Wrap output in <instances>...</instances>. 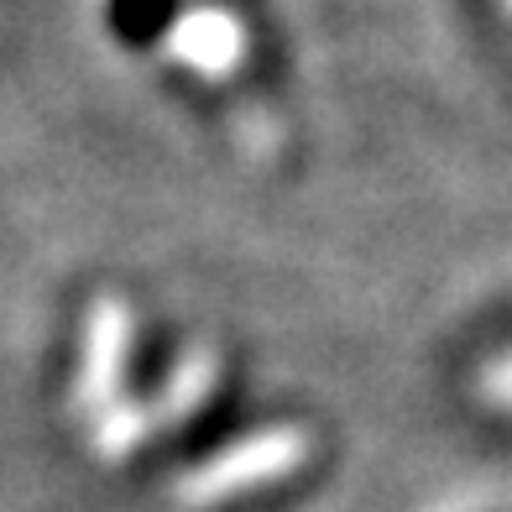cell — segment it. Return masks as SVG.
<instances>
[{"label":"cell","instance_id":"cell-1","mask_svg":"<svg viewBox=\"0 0 512 512\" xmlns=\"http://www.w3.org/2000/svg\"><path fill=\"white\" fill-rule=\"evenodd\" d=\"M293 465H298V445H293V439H251L246 450L220 455L194 481V502H225V497L246 492V486H262L272 476L293 471Z\"/></svg>","mask_w":512,"mask_h":512},{"label":"cell","instance_id":"cell-3","mask_svg":"<svg viewBox=\"0 0 512 512\" xmlns=\"http://www.w3.org/2000/svg\"><path fill=\"white\" fill-rule=\"evenodd\" d=\"M110 27L121 42L142 48V42H157L162 32L178 27V0H110Z\"/></svg>","mask_w":512,"mask_h":512},{"label":"cell","instance_id":"cell-2","mask_svg":"<svg viewBox=\"0 0 512 512\" xmlns=\"http://www.w3.org/2000/svg\"><path fill=\"white\" fill-rule=\"evenodd\" d=\"M178 48L204 74H230L236 68V21L220 11H199L178 21Z\"/></svg>","mask_w":512,"mask_h":512}]
</instances>
